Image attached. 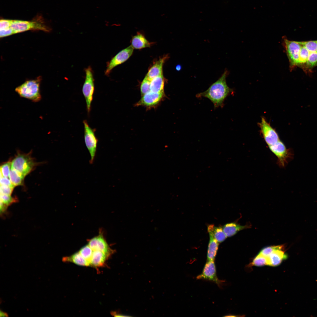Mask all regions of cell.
I'll return each instance as SVG.
<instances>
[{"instance_id": "1", "label": "cell", "mask_w": 317, "mask_h": 317, "mask_svg": "<svg viewBox=\"0 0 317 317\" xmlns=\"http://www.w3.org/2000/svg\"><path fill=\"white\" fill-rule=\"evenodd\" d=\"M227 74V71L225 70L221 77L207 90L197 94L196 97L209 99L213 103L214 108L222 107L225 99L232 91L226 82Z\"/></svg>"}, {"instance_id": "2", "label": "cell", "mask_w": 317, "mask_h": 317, "mask_svg": "<svg viewBox=\"0 0 317 317\" xmlns=\"http://www.w3.org/2000/svg\"><path fill=\"white\" fill-rule=\"evenodd\" d=\"M41 81L40 77L27 80L16 87L15 91L21 97L33 102H38L41 99L40 88Z\"/></svg>"}, {"instance_id": "3", "label": "cell", "mask_w": 317, "mask_h": 317, "mask_svg": "<svg viewBox=\"0 0 317 317\" xmlns=\"http://www.w3.org/2000/svg\"><path fill=\"white\" fill-rule=\"evenodd\" d=\"M13 34L20 33L31 30H41L48 31V28L41 20L38 19L34 21H27L20 20H11L10 27Z\"/></svg>"}, {"instance_id": "4", "label": "cell", "mask_w": 317, "mask_h": 317, "mask_svg": "<svg viewBox=\"0 0 317 317\" xmlns=\"http://www.w3.org/2000/svg\"><path fill=\"white\" fill-rule=\"evenodd\" d=\"M85 77L82 87V92L85 98L88 113L91 110V105L95 90L94 79L92 68L89 66L85 70Z\"/></svg>"}, {"instance_id": "5", "label": "cell", "mask_w": 317, "mask_h": 317, "mask_svg": "<svg viewBox=\"0 0 317 317\" xmlns=\"http://www.w3.org/2000/svg\"><path fill=\"white\" fill-rule=\"evenodd\" d=\"M35 164L30 155L18 154L11 162V169L25 177L33 169Z\"/></svg>"}, {"instance_id": "6", "label": "cell", "mask_w": 317, "mask_h": 317, "mask_svg": "<svg viewBox=\"0 0 317 317\" xmlns=\"http://www.w3.org/2000/svg\"><path fill=\"white\" fill-rule=\"evenodd\" d=\"M83 123L85 142L90 155V163L92 164L96 156L98 140L95 136L94 130L90 126L87 121L84 120Z\"/></svg>"}, {"instance_id": "7", "label": "cell", "mask_w": 317, "mask_h": 317, "mask_svg": "<svg viewBox=\"0 0 317 317\" xmlns=\"http://www.w3.org/2000/svg\"><path fill=\"white\" fill-rule=\"evenodd\" d=\"M270 151L277 158L279 166L284 167L293 157L292 150L287 149L284 144L280 140L275 144L268 146Z\"/></svg>"}, {"instance_id": "8", "label": "cell", "mask_w": 317, "mask_h": 317, "mask_svg": "<svg viewBox=\"0 0 317 317\" xmlns=\"http://www.w3.org/2000/svg\"><path fill=\"white\" fill-rule=\"evenodd\" d=\"M283 45L289 60L291 70L297 66L299 55L301 45L298 41L288 40L283 38Z\"/></svg>"}, {"instance_id": "9", "label": "cell", "mask_w": 317, "mask_h": 317, "mask_svg": "<svg viewBox=\"0 0 317 317\" xmlns=\"http://www.w3.org/2000/svg\"><path fill=\"white\" fill-rule=\"evenodd\" d=\"M134 48L131 45L123 49L113 57L107 63L104 74L108 76L115 67L126 61L133 54Z\"/></svg>"}, {"instance_id": "10", "label": "cell", "mask_w": 317, "mask_h": 317, "mask_svg": "<svg viewBox=\"0 0 317 317\" xmlns=\"http://www.w3.org/2000/svg\"><path fill=\"white\" fill-rule=\"evenodd\" d=\"M141 96L135 106H144L148 109L158 105L164 98L165 94L164 92H155L150 91Z\"/></svg>"}, {"instance_id": "11", "label": "cell", "mask_w": 317, "mask_h": 317, "mask_svg": "<svg viewBox=\"0 0 317 317\" xmlns=\"http://www.w3.org/2000/svg\"><path fill=\"white\" fill-rule=\"evenodd\" d=\"M198 279H203L213 281L219 286L222 281L219 279L217 275L216 268L214 261H208L205 264L202 273L197 277Z\"/></svg>"}, {"instance_id": "12", "label": "cell", "mask_w": 317, "mask_h": 317, "mask_svg": "<svg viewBox=\"0 0 317 317\" xmlns=\"http://www.w3.org/2000/svg\"><path fill=\"white\" fill-rule=\"evenodd\" d=\"M261 132L268 146L275 144L280 140L278 134L264 118L260 124Z\"/></svg>"}, {"instance_id": "13", "label": "cell", "mask_w": 317, "mask_h": 317, "mask_svg": "<svg viewBox=\"0 0 317 317\" xmlns=\"http://www.w3.org/2000/svg\"><path fill=\"white\" fill-rule=\"evenodd\" d=\"M88 245L93 250L102 251L109 256L114 252L109 247L102 235H100L89 240Z\"/></svg>"}, {"instance_id": "14", "label": "cell", "mask_w": 317, "mask_h": 317, "mask_svg": "<svg viewBox=\"0 0 317 317\" xmlns=\"http://www.w3.org/2000/svg\"><path fill=\"white\" fill-rule=\"evenodd\" d=\"M168 56L166 55L160 58L149 69L146 77L151 81L154 78L163 74V67Z\"/></svg>"}, {"instance_id": "15", "label": "cell", "mask_w": 317, "mask_h": 317, "mask_svg": "<svg viewBox=\"0 0 317 317\" xmlns=\"http://www.w3.org/2000/svg\"><path fill=\"white\" fill-rule=\"evenodd\" d=\"M287 256L282 249L275 250L271 253L267 258V265L275 267L279 265Z\"/></svg>"}, {"instance_id": "16", "label": "cell", "mask_w": 317, "mask_h": 317, "mask_svg": "<svg viewBox=\"0 0 317 317\" xmlns=\"http://www.w3.org/2000/svg\"><path fill=\"white\" fill-rule=\"evenodd\" d=\"M131 43V45L134 49H136L150 47L153 44L149 41L140 32H137L136 35L132 37Z\"/></svg>"}, {"instance_id": "17", "label": "cell", "mask_w": 317, "mask_h": 317, "mask_svg": "<svg viewBox=\"0 0 317 317\" xmlns=\"http://www.w3.org/2000/svg\"><path fill=\"white\" fill-rule=\"evenodd\" d=\"M210 240L207 254V261H214L218 248V242L214 237L211 232L208 231Z\"/></svg>"}, {"instance_id": "18", "label": "cell", "mask_w": 317, "mask_h": 317, "mask_svg": "<svg viewBox=\"0 0 317 317\" xmlns=\"http://www.w3.org/2000/svg\"><path fill=\"white\" fill-rule=\"evenodd\" d=\"M109 256L104 252L99 250H93L90 262V265L95 267L103 266Z\"/></svg>"}, {"instance_id": "19", "label": "cell", "mask_w": 317, "mask_h": 317, "mask_svg": "<svg viewBox=\"0 0 317 317\" xmlns=\"http://www.w3.org/2000/svg\"><path fill=\"white\" fill-rule=\"evenodd\" d=\"M64 262H72L78 265L83 266H90V262L85 259L78 252L69 256L63 257Z\"/></svg>"}, {"instance_id": "20", "label": "cell", "mask_w": 317, "mask_h": 317, "mask_svg": "<svg viewBox=\"0 0 317 317\" xmlns=\"http://www.w3.org/2000/svg\"><path fill=\"white\" fill-rule=\"evenodd\" d=\"M249 227L248 225L242 226L236 223L232 222L225 225L222 227L227 236L229 237L235 235L240 231Z\"/></svg>"}, {"instance_id": "21", "label": "cell", "mask_w": 317, "mask_h": 317, "mask_svg": "<svg viewBox=\"0 0 317 317\" xmlns=\"http://www.w3.org/2000/svg\"><path fill=\"white\" fill-rule=\"evenodd\" d=\"M165 82L163 74L154 78L151 81L150 91L155 92H164Z\"/></svg>"}, {"instance_id": "22", "label": "cell", "mask_w": 317, "mask_h": 317, "mask_svg": "<svg viewBox=\"0 0 317 317\" xmlns=\"http://www.w3.org/2000/svg\"><path fill=\"white\" fill-rule=\"evenodd\" d=\"M208 231H210L218 243L224 241L227 236L224 232L222 228L220 227H215L214 225H210L208 227Z\"/></svg>"}, {"instance_id": "23", "label": "cell", "mask_w": 317, "mask_h": 317, "mask_svg": "<svg viewBox=\"0 0 317 317\" xmlns=\"http://www.w3.org/2000/svg\"><path fill=\"white\" fill-rule=\"evenodd\" d=\"M25 176L16 171L11 169L9 178L12 183L15 186L22 185Z\"/></svg>"}, {"instance_id": "24", "label": "cell", "mask_w": 317, "mask_h": 317, "mask_svg": "<svg viewBox=\"0 0 317 317\" xmlns=\"http://www.w3.org/2000/svg\"><path fill=\"white\" fill-rule=\"evenodd\" d=\"M310 52L304 46L301 45L300 50L297 66H302L304 67L306 63Z\"/></svg>"}, {"instance_id": "25", "label": "cell", "mask_w": 317, "mask_h": 317, "mask_svg": "<svg viewBox=\"0 0 317 317\" xmlns=\"http://www.w3.org/2000/svg\"><path fill=\"white\" fill-rule=\"evenodd\" d=\"M317 66V52H310L304 67L311 69Z\"/></svg>"}, {"instance_id": "26", "label": "cell", "mask_w": 317, "mask_h": 317, "mask_svg": "<svg viewBox=\"0 0 317 317\" xmlns=\"http://www.w3.org/2000/svg\"><path fill=\"white\" fill-rule=\"evenodd\" d=\"M78 252L85 259L90 262L93 254V250L88 245L82 247Z\"/></svg>"}, {"instance_id": "27", "label": "cell", "mask_w": 317, "mask_h": 317, "mask_svg": "<svg viewBox=\"0 0 317 317\" xmlns=\"http://www.w3.org/2000/svg\"><path fill=\"white\" fill-rule=\"evenodd\" d=\"M298 42L305 47L309 52H317V40Z\"/></svg>"}, {"instance_id": "28", "label": "cell", "mask_w": 317, "mask_h": 317, "mask_svg": "<svg viewBox=\"0 0 317 317\" xmlns=\"http://www.w3.org/2000/svg\"><path fill=\"white\" fill-rule=\"evenodd\" d=\"M283 247L284 246L283 245L266 247L262 249L259 253L266 257H267L274 251L277 250L282 249Z\"/></svg>"}, {"instance_id": "29", "label": "cell", "mask_w": 317, "mask_h": 317, "mask_svg": "<svg viewBox=\"0 0 317 317\" xmlns=\"http://www.w3.org/2000/svg\"><path fill=\"white\" fill-rule=\"evenodd\" d=\"M253 265L258 267L267 264V258L259 253L254 259L252 262Z\"/></svg>"}, {"instance_id": "30", "label": "cell", "mask_w": 317, "mask_h": 317, "mask_svg": "<svg viewBox=\"0 0 317 317\" xmlns=\"http://www.w3.org/2000/svg\"><path fill=\"white\" fill-rule=\"evenodd\" d=\"M150 83L151 81L145 76L142 81L140 87L141 96L150 91Z\"/></svg>"}, {"instance_id": "31", "label": "cell", "mask_w": 317, "mask_h": 317, "mask_svg": "<svg viewBox=\"0 0 317 317\" xmlns=\"http://www.w3.org/2000/svg\"><path fill=\"white\" fill-rule=\"evenodd\" d=\"M11 169V162H8L2 165L0 167V177L9 178Z\"/></svg>"}, {"instance_id": "32", "label": "cell", "mask_w": 317, "mask_h": 317, "mask_svg": "<svg viewBox=\"0 0 317 317\" xmlns=\"http://www.w3.org/2000/svg\"><path fill=\"white\" fill-rule=\"evenodd\" d=\"M14 188L8 186L0 185L1 194L11 195Z\"/></svg>"}, {"instance_id": "33", "label": "cell", "mask_w": 317, "mask_h": 317, "mask_svg": "<svg viewBox=\"0 0 317 317\" xmlns=\"http://www.w3.org/2000/svg\"><path fill=\"white\" fill-rule=\"evenodd\" d=\"M0 185L8 186L14 188L15 186L8 178L4 177H0Z\"/></svg>"}, {"instance_id": "34", "label": "cell", "mask_w": 317, "mask_h": 317, "mask_svg": "<svg viewBox=\"0 0 317 317\" xmlns=\"http://www.w3.org/2000/svg\"><path fill=\"white\" fill-rule=\"evenodd\" d=\"M13 34V31L11 28L0 29V37L3 38L10 36Z\"/></svg>"}, {"instance_id": "35", "label": "cell", "mask_w": 317, "mask_h": 317, "mask_svg": "<svg viewBox=\"0 0 317 317\" xmlns=\"http://www.w3.org/2000/svg\"><path fill=\"white\" fill-rule=\"evenodd\" d=\"M11 20L2 19L0 21V29L10 27Z\"/></svg>"}, {"instance_id": "36", "label": "cell", "mask_w": 317, "mask_h": 317, "mask_svg": "<svg viewBox=\"0 0 317 317\" xmlns=\"http://www.w3.org/2000/svg\"><path fill=\"white\" fill-rule=\"evenodd\" d=\"M111 314L114 316L115 317H124V316H127L123 314H122L120 313H117L115 312H112L111 313Z\"/></svg>"}, {"instance_id": "37", "label": "cell", "mask_w": 317, "mask_h": 317, "mask_svg": "<svg viewBox=\"0 0 317 317\" xmlns=\"http://www.w3.org/2000/svg\"><path fill=\"white\" fill-rule=\"evenodd\" d=\"M0 317H7L8 316V314L4 312L1 310L0 311Z\"/></svg>"}, {"instance_id": "38", "label": "cell", "mask_w": 317, "mask_h": 317, "mask_svg": "<svg viewBox=\"0 0 317 317\" xmlns=\"http://www.w3.org/2000/svg\"><path fill=\"white\" fill-rule=\"evenodd\" d=\"M181 65H177L176 67V70L178 71L180 70L181 69Z\"/></svg>"}]
</instances>
